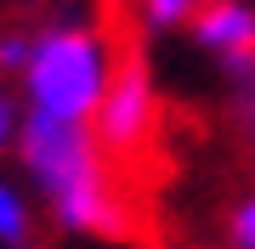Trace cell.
<instances>
[{
    "label": "cell",
    "mask_w": 255,
    "mask_h": 249,
    "mask_svg": "<svg viewBox=\"0 0 255 249\" xmlns=\"http://www.w3.org/2000/svg\"><path fill=\"white\" fill-rule=\"evenodd\" d=\"M119 57L108 51V40L91 23H51L34 34L23 68V91L34 113H57V119H91L102 91H108Z\"/></svg>",
    "instance_id": "cell-2"
},
{
    "label": "cell",
    "mask_w": 255,
    "mask_h": 249,
    "mask_svg": "<svg viewBox=\"0 0 255 249\" xmlns=\"http://www.w3.org/2000/svg\"><path fill=\"white\" fill-rule=\"evenodd\" d=\"M233 119H238V130L255 142V68L250 74H238V96H233Z\"/></svg>",
    "instance_id": "cell-8"
},
{
    "label": "cell",
    "mask_w": 255,
    "mask_h": 249,
    "mask_svg": "<svg viewBox=\"0 0 255 249\" xmlns=\"http://www.w3.org/2000/svg\"><path fill=\"white\" fill-rule=\"evenodd\" d=\"M193 40L227 68V80L250 74L255 68V6L250 0H199Z\"/></svg>",
    "instance_id": "cell-4"
},
{
    "label": "cell",
    "mask_w": 255,
    "mask_h": 249,
    "mask_svg": "<svg viewBox=\"0 0 255 249\" xmlns=\"http://www.w3.org/2000/svg\"><path fill=\"white\" fill-rule=\"evenodd\" d=\"M91 130L108 159H142L159 142V91H153V74H147L142 57L114 63L108 91L91 113Z\"/></svg>",
    "instance_id": "cell-3"
},
{
    "label": "cell",
    "mask_w": 255,
    "mask_h": 249,
    "mask_svg": "<svg viewBox=\"0 0 255 249\" xmlns=\"http://www.w3.org/2000/svg\"><path fill=\"white\" fill-rule=\"evenodd\" d=\"M11 136H17V113H11V102L0 96V153L11 148Z\"/></svg>",
    "instance_id": "cell-10"
},
{
    "label": "cell",
    "mask_w": 255,
    "mask_h": 249,
    "mask_svg": "<svg viewBox=\"0 0 255 249\" xmlns=\"http://www.w3.org/2000/svg\"><path fill=\"white\" fill-rule=\"evenodd\" d=\"M28 227H34V221H28L23 193H17L11 181H0V244H11V249H17V244L28 238Z\"/></svg>",
    "instance_id": "cell-5"
},
{
    "label": "cell",
    "mask_w": 255,
    "mask_h": 249,
    "mask_svg": "<svg viewBox=\"0 0 255 249\" xmlns=\"http://www.w3.org/2000/svg\"><path fill=\"white\" fill-rule=\"evenodd\" d=\"M233 249H255V193L250 198H238V210H233Z\"/></svg>",
    "instance_id": "cell-9"
},
{
    "label": "cell",
    "mask_w": 255,
    "mask_h": 249,
    "mask_svg": "<svg viewBox=\"0 0 255 249\" xmlns=\"http://www.w3.org/2000/svg\"><path fill=\"white\" fill-rule=\"evenodd\" d=\"M28 51H34V34H23V28H6V34H0V74H17V80H23Z\"/></svg>",
    "instance_id": "cell-7"
},
{
    "label": "cell",
    "mask_w": 255,
    "mask_h": 249,
    "mask_svg": "<svg viewBox=\"0 0 255 249\" xmlns=\"http://www.w3.org/2000/svg\"><path fill=\"white\" fill-rule=\"evenodd\" d=\"M17 153L28 175L40 181L57 227L80 232V238H130V204L114 187L108 153H102L91 119H57V113H34L17 125Z\"/></svg>",
    "instance_id": "cell-1"
},
{
    "label": "cell",
    "mask_w": 255,
    "mask_h": 249,
    "mask_svg": "<svg viewBox=\"0 0 255 249\" xmlns=\"http://www.w3.org/2000/svg\"><path fill=\"white\" fill-rule=\"evenodd\" d=\"M136 11H142V23L147 28H182V23H193V11H199V0H136Z\"/></svg>",
    "instance_id": "cell-6"
}]
</instances>
